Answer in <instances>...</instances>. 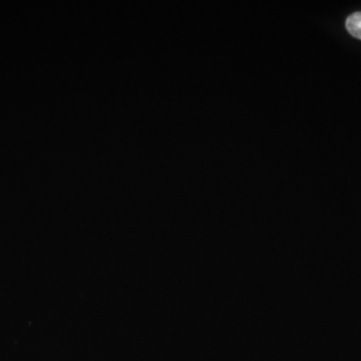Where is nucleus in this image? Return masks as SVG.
<instances>
[{"label":"nucleus","mask_w":361,"mask_h":361,"mask_svg":"<svg viewBox=\"0 0 361 361\" xmlns=\"http://www.w3.org/2000/svg\"><path fill=\"white\" fill-rule=\"evenodd\" d=\"M346 28L356 39H361V13L351 14L346 20Z\"/></svg>","instance_id":"1"}]
</instances>
